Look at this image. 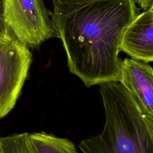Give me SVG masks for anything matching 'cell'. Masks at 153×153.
I'll return each mask as SVG.
<instances>
[{
	"label": "cell",
	"instance_id": "1",
	"mask_svg": "<svg viewBox=\"0 0 153 153\" xmlns=\"http://www.w3.org/2000/svg\"><path fill=\"white\" fill-rule=\"evenodd\" d=\"M52 25L71 73L87 87L118 82L120 44L140 13L133 0H51Z\"/></svg>",
	"mask_w": 153,
	"mask_h": 153
},
{
	"label": "cell",
	"instance_id": "2",
	"mask_svg": "<svg viewBox=\"0 0 153 153\" xmlns=\"http://www.w3.org/2000/svg\"><path fill=\"white\" fill-rule=\"evenodd\" d=\"M100 85L105 115L100 133L81 140L83 153H153V117L118 81Z\"/></svg>",
	"mask_w": 153,
	"mask_h": 153
},
{
	"label": "cell",
	"instance_id": "3",
	"mask_svg": "<svg viewBox=\"0 0 153 153\" xmlns=\"http://www.w3.org/2000/svg\"><path fill=\"white\" fill-rule=\"evenodd\" d=\"M50 13L44 0H0V30L38 48L55 36Z\"/></svg>",
	"mask_w": 153,
	"mask_h": 153
},
{
	"label": "cell",
	"instance_id": "4",
	"mask_svg": "<svg viewBox=\"0 0 153 153\" xmlns=\"http://www.w3.org/2000/svg\"><path fill=\"white\" fill-rule=\"evenodd\" d=\"M32 60L26 45L0 30V120L14 108Z\"/></svg>",
	"mask_w": 153,
	"mask_h": 153
},
{
	"label": "cell",
	"instance_id": "5",
	"mask_svg": "<svg viewBox=\"0 0 153 153\" xmlns=\"http://www.w3.org/2000/svg\"><path fill=\"white\" fill-rule=\"evenodd\" d=\"M118 82L153 117V69L149 63L131 58L121 60Z\"/></svg>",
	"mask_w": 153,
	"mask_h": 153
},
{
	"label": "cell",
	"instance_id": "6",
	"mask_svg": "<svg viewBox=\"0 0 153 153\" xmlns=\"http://www.w3.org/2000/svg\"><path fill=\"white\" fill-rule=\"evenodd\" d=\"M153 5L139 13L126 28L120 51L131 59L146 63L153 61Z\"/></svg>",
	"mask_w": 153,
	"mask_h": 153
},
{
	"label": "cell",
	"instance_id": "7",
	"mask_svg": "<svg viewBox=\"0 0 153 153\" xmlns=\"http://www.w3.org/2000/svg\"><path fill=\"white\" fill-rule=\"evenodd\" d=\"M29 142L36 153H78L68 139L45 132L29 133Z\"/></svg>",
	"mask_w": 153,
	"mask_h": 153
},
{
	"label": "cell",
	"instance_id": "8",
	"mask_svg": "<svg viewBox=\"0 0 153 153\" xmlns=\"http://www.w3.org/2000/svg\"><path fill=\"white\" fill-rule=\"evenodd\" d=\"M29 133L13 134L0 136L1 153H36L28 138Z\"/></svg>",
	"mask_w": 153,
	"mask_h": 153
},
{
	"label": "cell",
	"instance_id": "9",
	"mask_svg": "<svg viewBox=\"0 0 153 153\" xmlns=\"http://www.w3.org/2000/svg\"><path fill=\"white\" fill-rule=\"evenodd\" d=\"M140 8L145 10L153 5V0H133Z\"/></svg>",
	"mask_w": 153,
	"mask_h": 153
},
{
	"label": "cell",
	"instance_id": "10",
	"mask_svg": "<svg viewBox=\"0 0 153 153\" xmlns=\"http://www.w3.org/2000/svg\"><path fill=\"white\" fill-rule=\"evenodd\" d=\"M0 153H1V151H0Z\"/></svg>",
	"mask_w": 153,
	"mask_h": 153
}]
</instances>
